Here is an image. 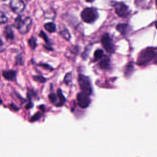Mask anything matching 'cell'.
I'll list each match as a JSON object with an SVG mask.
<instances>
[{
	"instance_id": "7402d4cb",
	"label": "cell",
	"mask_w": 157,
	"mask_h": 157,
	"mask_svg": "<svg viewBox=\"0 0 157 157\" xmlns=\"http://www.w3.org/2000/svg\"><path fill=\"white\" fill-rule=\"evenodd\" d=\"M40 117H41L40 113L37 112V113H36V114H34V115L30 118V120H29V121H30L31 122L36 121H37V120H39V119L40 118Z\"/></svg>"
},
{
	"instance_id": "e0dca14e",
	"label": "cell",
	"mask_w": 157,
	"mask_h": 157,
	"mask_svg": "<svg viewBox=\"0 0 157 157\" xmlns=\"http://www.w3.org/2000/svg\"><path fill=\"white\" fill-rule=\"evenodd\" d=\"M103 54H104V52H103V51L101 49L96 50L94 52V60L97 61V60H99V59H101V58L103 56Z\"/></svg>"
},
{
	"instance_id": "ac0fdd59",
	"label": "cell",
	"mask_w": 157,
	"mask_h": 157,
	"mask_svg": "<svg viewBox=\"0 0 157 157\" xmlns=\"http://www.w3.org/2000/svg\"><path fill=\"white\" fill-rule=\"evenodd\" d=\"M28 45L32 50H34L36 47V39L34 37H32L28 40Z\"/></svg>"
},
{
	"instance_id": "f1b7e54d",
	"label": "cell",
	"mask_w": 157,
	"mask_h": 157,
	"mask_svg": "<svg viewBox=\"0 0 157 157\" xmlns=\"http://www.w3.org/2000/svg\"><path fill=\"white\" fill-rule=\"evenodd\" d=\"M85 1H88V2H92V1H93L94 0H85Z\"/></svg>"
},
{
	"instance_id": "9c48e42d",
	"label": "cell",
	"mask_w": 157,
	"mask_h": 157,
	"mask_svg": "<svg viewBox=\"0 0 157 157\" xmlns=\"http://www.w3.org/2000/svg\"><path fill=\"white\" fill-rule=\"evenodd\" d=\"M17 72L13 70H8V71H3L2 75L3 77L8 80H14L16 78Z\"/></svg>"
},
{
	"instance_id": "83f0119b",
	"label": "cell",
	"mask_w": 157,
	"mask_h": 157,
	"mask_svg": "<svg viewBox=\"0 0 157 157\" xmlns=\"http://www.w3.org/2000/svg\"><path fill=\"white\" fill-rule=\"evenodd\" d=\"M154 58H155V63L157 64V53H156Z\"/></svg>"
},
{
	"instance_id": "4dcf8cb0",
	"label": "cell",
	"mask_w": 157,
	"mask_h": 157,
	"mask_svg": "<svg viewBox=\"0 0 157 157\" xmlns=\"http://www.w3.org/2000/svg\"><path fill=\"white\" fill-rule=\"evenodd\" d=\"M0 104H2V100L1 98H0Z\"/></svg>"
},
{
	"instance_id": "6da1fadb",
	"label": "cell",
	"mask_w": 157,
	"mask_h": 157,
	"mask_svg": "<svg viewBox=\"0 0 157 157\" xmlns=\"http://www.w3.org/2000/svg\"><path fill=\"white\" fill-rule=\"evenodd\" d=\"M32 25V19L29 17H24L18 15L15 20L13 26L21 34L27 33L31 28Z\"/></svg>"
},
{
	"instance_id": "5bb4252c",
	"label": "cell",
	"mask_w": 157,
	"mask_h": 157,
	"mask_svg": "<svg viewBox=\"0 0 157 157\" xmlns=\"http://www.w3.org/2000/svg\"><path fill=\"white\" fill-rule=\"evenodd\" d=\"M109 62H110V60L109 58L105 57L99 62L100 67L102 69H106L109 65Z\"/></svg>"
},
{
	"instance_id": "9a60e30c",
	"label": "cell",
	"mask_w": 157,
	"mask_h": 157,
	"mask_svg": "<svg viewBox=\"0 0 157 157\" xmlns=\"http://www.w3.org/2000/svg\"><path fill=\"white\" fill-rule=\"evenodd\" d=\"M57 95L58 96V99H59V106H61L65 102V98L63 96L61 91L60 89H58L57 91Z\"/></svg>"
},
{
	"instance_id": "d4e9b609",
	"label": "cell",
	"mask_w": 157,
	"mask_h": 157,
	"mask_svg": "<svg viewBox=\"0 0 157 157\" xmlns=\"http://www.w3.org/2000/svg\"><path fill=\"white\" fill-rule=\"evenodd\" d=\"M6 50L5 44L3 41L0 39V52H2Z\"/></svg>"
},
{
	"instance_id": "4316f807",
	"label": "cell",
	"mask_w": 157,
	"mask_h": 157,
	"mask_svg": "<svg viewBox=\"0 0 157 157\" xmlns=\"http://www.w3.org/2000/svg\"><path fill=\"white\" fill-rule=\"evenodd\" d=\"M10 106H11V107H12L13 109L15 110V111H17V110H18V108L17 107L15 106V105H14V104H10Z\"/></svg>"
},
{
	"instance_id": "3957f363",
	"label": "cell",
	"mask_w": 157,
	"mask_h": 157,
	"mask_svg": "<svg viewBox=\"0 0 157 157\" xmlns=\"http://www.w3.org/2000/svg\"><path fill=\"white\" fill-rule=\"evenodd\" d=\"M81 17L86 23L94 22L98 17V13L96 9L88 7L83 10L81 12Z\"/></svg>"
},
{
	"instance_id": "5b68a950",
	"label": "cell",
	"mask_w": 157,
	"mask_h": 157,
	"mask_svg": "<svg viewBox=\"0 0 157 157\" xmlns=\"http://www.w3.org/2000/svg\"><path fill=\"white\" fill-rule=\"evenodd\" d=\"M115 11L120 17H126L130 13L128 6L123 2H117L115 4Z\"/></svg>"
},
{
	"instance_id": "52a82bcc",
	"label": "cell",
	"mask_w": 157,
	"mask_h": 157,
	"mask_svg": "<svg viewBox=\"0 0 157 157\" xmlns=\"http://www.w3.org/2000/svg\"><path fill=\"white\" fill-rule=\"evenodd\" d=\"M101 42L104 49L109 53H112L114 50L113 44L112 39L108 34H104L101 38Z\"/></svg>"
},
{
	"instance_id": "cb8c5ba5",
	"label": "cell",
	"mask_w": 157,
	"mask_h": 157,
	"mask_svg": "<svg viewBox=\"0 0 157 157\" xmlns=\"http://www.w3.org/2000/svg\"><path fill=\"white\" fill-rule=\"evenodd\" d=\"M27 95H28V98H29V99H31L32 98H34V96H36V93L33 91V90H28V93H27Z\"/></svg>"
},
{
	"instance_id": "7a4b0ae2",
	"label": "cell",
	"mask_w": 157,
	"mask_h": 157,
	"mask_svg": "<svg viewBox=\"0 0 157 157\" xmlns=\"http://www.w3.org/2000/svg\"><path fill=\"white\" fill-rule=\"evenodd\" d=\"M156 48L153 47H148L142 50L137 59V64L140 66H144L150 62L155 57L156 54Z\"/></svg>"
},
{
	"instance_id": "44dd1931",
	"label": "cell",
	"mask_w": 157,
	"mask_h": 157,
	"mask_svg": "<svg viewBox=\"0 0 157 157\" xmlns=\"http://www.w3.org/2000/svg\"><path fill=\"white\" fill-rule=\"evenodd\" d=\"M33 79L36 81V82H40V83H44L45 82V78L42 77V76H39V75H35V76H33Z\"/></svg>"
},
{
	"instance_id": "d6986e66",
	"label": "cell",
	"mask_w": 157,
	"mask_h": 157,
	"mask_svg": "<svg viewBox=\"0 0 157 157\" xmlns=\"http://www.w3.org/2000/svg\"><path fill=\"white\" fill-rule=\"evenodd\" d=\"M7 20H8V18L6 15V14L0 10V24L6 23Z\"/></svg>"
},
{
	"instance_id": "8fae6325",
	"label": "cell",
	"mask_w": 157,
	"mask_h": 157,
	"mask_svg": "<svg viewBox=\"0 0 157 157\" xmlns=\"http://www.w3.org/2000/svg\"><path fill=\"white\" fill-rule=\"evenodd\" d=\"M4 34L7 40H13L14 39L13 30L9 26H7L5 27L4 30Z\"/></svg>"
},
{
	"instance_id": "f546056e",
	"label": "cell",
	"mask_w": 157,
	"mask_h": 157,
	"mask_svg": "<svg viewBox=\"0 0 157 157\" xmlns=\"http://www.w3.org/2000/svg\"><path fill=\"white\" fill-rule=\"evenodd\" d=\"M155 26H156V28H157V21L155 22Z\"/></svg>"
},
{
	"instance_id": "277c9868",
	"label": "cell",
	"mask_w": 157,
	"mask_h": 157,
	"mask_svg": "<svg viewBox=\"0 0 157 157\" xmlns=\"http://www.w3.org/2000/svg\"><path fill=\"white\" fill-rule=\"evenodd\" d=\"M78 84L82 92L90 96L92 93V88L91 82L89 78L82 74L78 75Z\"/></svg>"
},
{
	"instance_id": "ffe728a7",
	"label": "cell",
	"mask_w": 157,
	"mask_h": 157,
	"mask_svg": "<svg viewBox=\"0 0 157 157\" xmlns=\"http://www.w3.org/2000/svg\"><path fill=\"white\" fill-rule=\"evenodd\" d=\"M39 36L40 37H42V38L44 39V40H45V43H46L47 45H50V41H49V39H48V38L47 36L46 35V34H45L44 31H40V33H39Z\"/></svg>"
},
{
	"instance_id": "4fadbf2b",
	"label": "cell",
	"mask_w": 157,
	"mask_h": 157,
	"mask_svg": "<svg viewBox=\"0 0 157 157\" xmlns=\"http://www.w3.org/2000/svg\"><path fill=\"white\" fill-rule=\"evenodd\" d=\"M48 98L51 102L54 104L56 106H59V99L58 95L55 93H51L48 95Z\"/></svg>"
},
{
	"instance_id": "8992f818",
	"label": "cell",
	"mask_w": 157,
	"mask_h": 157,
	"mask_svg": "<svg viewBox=\"0 0 157 157\" xmlns=\"http://www.w3.org/2000/svg\"><path fill=\"white\" fill-rule=\"evenodd\" d=\"M10 7L15 13L20 14L24 11L25 4L23 0H10Z\"/></svg>"
},
{
	"instance_id": "d6a6232c",
	"label": "cell",
	"mask_w": 157,
	"mask_h": 157,
	"mask_svg": "<svg viewBox=\"0 0 157 157\" xmlns=\"http://www.w3.org/2000/svg\"><path fill=\"white\" fill-rule=\"evenodd\" d=\"M156 7H157V0H156Z\"/></svg>"
},
{
	"instance_id": "603a6c76",
	"label": "cell",
	"mask_w": 157,
	"mask_h": 157,
	"mask_svg": "<svg viewBox=\"0 0 157 157\" xmlns=\"http://www.w3.org/2000/svg\"><path fill=\"white\" fill-rule=\"evenodd\" d=\"M71 79H72V75L71 73H67L65 77H64V82L66 83V84H68L71 81Z\"/></svg>"
},
{
	"instance_id": "30bf717a",
	"label": "cell",
	"mask_w": 157,
	"mask_h": 157,
	"mask_svg": "<svg viewBox=\"0 0 157 157\" xmlns=\"http://www.w3.org/2000/svg\"><path fill=\"white\" fill-rule=\"evenodd\" d=\"M117 30L120 32L121 34L124 35L128 33L129 30V26L126 23H120L116 26Z\"/></svg>"
},
{
	"instance_id": "484cf974",
	"label": "cell",
	"mask_w": 157,
	"mask_h": 157,
	"mask_svg": "<svg viewBox=\"0 0 157 157\" xmlns=\"http://www.w3.org/2000/svg\"><path fill=\"white\" fill-rule=\"evenodd\" d=\"M33 104L31 101H29V102H28V104L26 105V109H30V108L33 107Z\"/></svg>"
},
{
	"instance_id": "2e32d148",
	"label": "cell",
	"mask_w": 157,
	"mask_h": 157,
	"mask_svg": "<svg viewBox=\"0 0 157 157\" xmlns=\"http://www.w3.org/2000/svg\"><path fill=\"white\" fill-rule=\"evenodd\" d=\"M59 34L60 35L64 38L66 40H69L71 38V35H70V33L68 31V30L67 29H64L63 30H61L60 32H59Z\"/></svg>"
},
{
	"instance_id": "7c38bea8",
	"label": "cell",
	"mask_w": 157,
	"mask_h": 157,
	"mask_svg": "<svg viewBox=\"0 0 157 157\" xmlns=\"http://www.w3.org/2000/svg\"><path fill=\"white\" fill-rule=\"evenodd\" d=\"M45 29L49 33H53L56 31V25L53 22H48L44 25Z\"/></svg>"
},
{
	"instance_id": "ba28073f",
	"label": "cell",
	"mask_w": 157,
	"mask_h": 157,
	"mask_svg": "<svg viewBox=\"0 0 157 157\" xmlns=\"http://www.w3.org/2000/svg\"><path fill=\"white\" fill-rule=\"evenodd\" d=\"M77 104L81 108L87 107L90 103V99L89 98V96L82 91L77 94Z\"/></svg>"
},
{
	"instance_id": "1f68e13d",
	"label": "cell",
	"mask_w": 157,
	"mask_h": 157,
	"mask_svg": "<svg viewBox=\"0 0 157 157\" xmlns=\"http://www.w3.org/2000/svg\"><path fill=\"white\" fill-rule=\"evenodd\" d=\"M1 1H7V0H0Z\"/></svg>"
}]
</instances>
